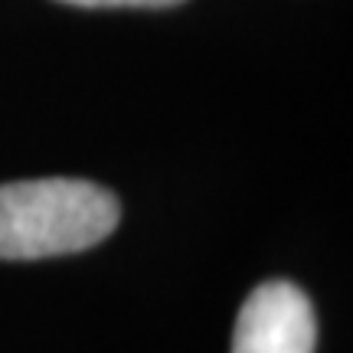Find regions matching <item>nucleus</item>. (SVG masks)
I'll return each instance as SVG.
<instances>
[{
    "instance_id": "f257e3e1",
    "label": "nucleus",
    "mask_w": 353,
    "mask_h": 353,
    "mask_svg": "<svg viewBox=\"0 0 353 353\" xmlns=\"http://www.w3.org/2000/svg\"><path fill=\"white\" fill-rule=\"evenodd\" d=\"M121 219L112 190L92 180L46 176L0 187V259L33 262L82 252L108 239Z\"/></svg>"
},
{
    "instance_id": "f03ea898",
    "label": "nucleus",
    "mask_w": 353,
    "mask_h": 353,
    "mask_svg": "<svg viewBox=\"0 0 353 353\" xmlns=\"http://www.w3.org/2000/svg\"><path fill=\"white\" fill-rule=\"evenodd\" d=\"M314 307L298 285L265 281L245 298L232 330V353H314Z\"/></svg>"
},
{
    "instance_id": "7ed1b4c3",
    "label": "nucleus",
    "mask_w": 353,
    "mask_h": 353,
    "mask_svg": "<svg viewBox=\"0 0 353 353\" xmlns=\"http://www.w3.org/2000/svg\"><path fill=\"white\" fill-rule=\"evenodd\" d=\"M72 7H174L183 0H63Z\"/></svg>"
}]
</instances>
